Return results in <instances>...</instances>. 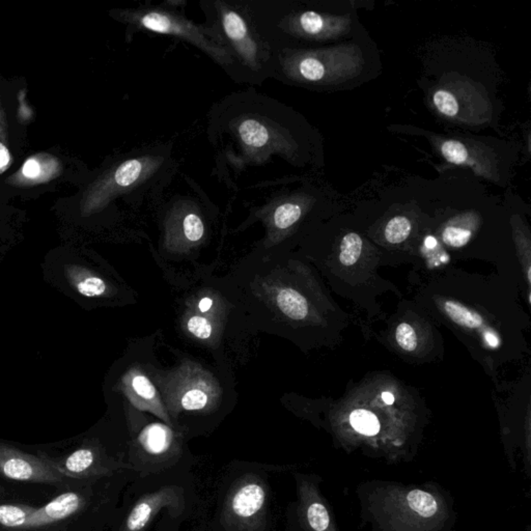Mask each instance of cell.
I'll return each instance as SVG.
<instances>
[{
  "mask_svg": "<svg viewBox=\"0 0 531 531\" xmlns=\"http://www.w3.org/2000/svg\"><path fill=\"white\" fill-rule=\"evenodd\" d=\"M201 4L207 16L205 28L232 56L240 83L261 84L273 77L275 52L259 37L245 0H217Z\"/></svg>",
  "mask_w": 531,
  "mask_h": 531,
  "instance_id": "1",
  "label": "cell"
},
{
  "mask_svg": "<svg viewBox=\"0 0 531 531\" xmlns=\"http://www.w3.org/2000/svg\"><path fill=\"white\" fill-rule=\"evenodd\" d=\"M134 26L160 35H174L196 46L234 81L240 83L238 68L227 50L212 37L205 26L194 24L174 10L164 6L134 8L126 17Z\"/></svg>",
  "mask_w": 531,
  "mask_h": 531,
  "instance_id": "2",
  "label": "cell"
},
{
  "mask_svg": "<svg viewBox=\"0 0 531 531\" xmlns=\"http://www.w3.org/2000/svg\"><path fill=\"white\" fill-rule=\"evenodd\" d=\"M267 501V485L259 476L241 477L224 503L223 524L232 531H261L265 526Z\"/></svg>",
  "mask_w": 531,
  "mask_h": 531,
  "instance_id": "3",
  "label": "cell"
},
{
  "mask_svg": "<svg viewBox=\"0 0 531 531\" xmlns=\"http://www.w3.org/2000/svg\"><path fill=\"white\" fill-rule=\"evenodd\" d=\"M0 476L23 483H59L64 477L45 456H35L0 446Z\"/></svg>",
  "mask_w": 531,
  "mask_h": 531,
  "instance_id": "4",
  "label": "cell"
},
{
  "mask_svg": "<svg viewBox=\"0 0 531 531\" xmlns=\"http://www.w3.org/2000/svg\"><path fill=\"white\" fill-rule=\"evenodd\" d=\"M184 505L182 487L165 485L139 498L127 516L120 531H145L160 510L166 507L174 516H178L184 510Z\"/></svg>",
  "mask_w": 531,
  "mask_h": 531,
  "instance_id": "5",
  "label": "cell"
},
{
  "mask_svg": "<svg viewBox=\"0 0 531 531\" xmlns=\"http://www.w3.org/2000/svg\"><path fill=\"white\" fill-rule=\"evenodd\" d=\"M45 458L62 476L70 478L101 476L112 470L111 463L104 460L101 452L93 447L78 448L60 460Z\"/></svg>",
  "mask_w": 531,
  "mask_h": 531,
  "instance_id": "6",
  "label": "cell"
},
{
  "mask_svg": "<svg viewBox=\"0 0 531 531\" xmlns=\"http://www.w3.org/2000/svg\"><path fill=\"white\" fill-rule=\"evenodd\" d=\"M85 505V498L77 492H66L53 498L26 519L20 531L39 530L70 518Z\"/></svg>",
  "mask_w": 531,
  "mask_h": 531,
  "instance_id": "7",
  "label": "cell"
},
{
  "mask_svg": "<svg viewBox=\"0 0 531 531\" xmlns=\"http://www.w3.org/2000/svg\"><path fill=\"white\" fill-rule=\"evenodd\" d=\"M139 444L147 456L163 458L169 454L172 447L171 431L165 425L153 423L143 429L139 436Z\"/></svg>",
  "mask_w": 531,
  "mask_h": 531,
  "instance_id": "8",
  "label": "cell"
},
{
  "mask_svg": "<svg viewBox=\"0 0 531 531\" xmlns=\"http://www.w3.org/2000/svg\"><path fill=\"white\" fill-rule=\"evenodd\" d=\"M276 300L280 310L292 319H303L308 313V305L304 297L292 288L279 290Z\"/></svg>",
  "mask_w": 531,
  "mask_h": 531,
  "instance_id": "9",
  "label": "cell"
},
{
  "mask_svg": "<svg viewBox=\"0 0 531 531\" xmlns=\"http://www.w3.org/2000/svg\"><path fill=\"white\" fill-rule=\"evenodd\" d=\"M35 508L26 504H0V526L20 531L25 521Z\"/></svg>",
  "mask_w": 531,
  "mask_h": 531,
  "instance_id": "10",
  "label": "cell"
},
{
  "mask_svg": "<svg viewBox=\"0 0 531 531\" xmlns=\"http://www.w3.org/2000/svg\"><path fill=\"white\" fill-rule=\"evenodd\" d=\"M411 510L425 518H431L437 512L438 504L431 494L421 490H413L407 496Z\"/></svg>",
  "mask_w": 531,
  "mask_h": 531,
  "instance_id": "11",
  "label": "cell"
},
{
  "mask_svg": "<svg viewBox=\"0 0 531 531\" xmlns=\"http://www.w3.org/2000/svg\"><path fill=\"white\" fill-rule=\"evenodd\" d=\"M350 422L355 431L362 435H377L380 431L379 419L371 411L363 409L353 411L350 415Z\"/></svg>",
  "mask_w": 531,
  "mask_h": 531,
  "instance_id": "12",
  "label": "cell"
},
{
  "mask_svg": "<svg viewBox=\"0 0 531 531\" xmlns=\"http://www.w3.org/2000/svg\"><path fill=\"white\" fill-rule=\"evenodd\" d=\"M362 239L355 232H348L340 243L339 261L344 266H352L360 257Z\"/></svg>",
  "mask_w": 531,
  "mask_h": 531,
  "instance_id": "13",
  "label": "cell"
},
{
  "mask_svg": "<svg viewBox=\"0 0 531 531\" xmlns=\"http://www.w3.org/2000/svg\"><path fill=\"white\" fill-rule=\"evenodd\" d=\"M444 308L450 319H454L458 325L467 328H476L481 325V317L476 313H472L458 303L447 301L444 304Z\"/></svg>",
  "mask_w": 531,
  "mask_h": 531,
  "instance_id": "14",
  "label": "cell"
},
{
  "mask_svg": "<svg viewBox=\"0 0 531 531\" xmlns=\"http://www.w3.org/2000/svg\"><path fill=\"white\" fill-rule=\"evenodd\" d=\"M302 215L300 205L294 203H284L276 207L273 214V221L276 227L286 230L296 223Z\"/></svg>",
  "mask_w": 531,
  "mask_h": 531,
  "instance_id": "15",
  "label": "cell"
},
{
  "mask_svg": "<svg viewBox=\"0 0 531 531\" xmlns=\"http://www.w3.org/2000/svg\"><path fill=\"white\" fill-rule=\"evenodd\" d=\"M411 222L404 216L392 218L385 227V238L390 244L404 242L411 232Z\"/></svg>",
  "mask_w": 531,
  "mask_h": 531,
  "instance_id": "16",
  "label": "cell"
},
{
  "mask_svg": "<svg viewBox=\"0 0 531 531\" xmlns=\"http://www.w3.org/2000/svg\"><path fill=\"white\" fill-rule=\"evenodd\" d=\"M180 402V407L185 410H201L209 402V395L207 390L201 386L194 385L183 392Z\"/></svg>",
  "mask_w": 531,
  "mask_h": 531,
  "instance_id": "17",
  "label": "cell"
},
{
  "mask_svg": "<svg viewBox=\"0 0 531 531\" xmlns=\"http://www.w3.org/2000/svg\"><path fill=\"white\" fill-rule=\"evenodd\" d=\"M306 520L313 531H326L330 525L329 514L319 502H313L307 506Z\"/></svg>",
  "mask_w": 531,
  "mask_h": 531,
  "instance_id": "18",
  "label": "cell"
},
{
  "mask_svg": "<svg viewBox=\"0 0 531 531\" xmlns=\"http://www.w3.org/2000/svg\"><path fill=\"white\" fill-rule=\"evenodd\" d=\"M441 153L446 161L456 165L465 164L468 159V151L460 141L447 140L441 145Z\"/></svg>",
  "mask_w": 531,
  "mask_h": 531,
  "instance_id": "19",
  "label": "cell"
},
{
  "mask_svg": "<svg viewBox=\"0 0 531 531\" xmlns=\"http://www.w3.org/2000/svg\"><path fill=\"white\" fill-rule=\"evenodd\" d=\"M434 104L440 113L445 116H456L458 112V104L456 97L449 91L440 89L434 93Z\"/></svg>",
  "mask_w": 531,
  "mask_h": 531,
  "instance_id": "20",
  "label": "cell"
},
{
  "mask_svg": "<svg viewBox=\"0 0 531 531\" xmlns=\"http://www.w3.org/2000/svg\"><path fill=\"white\" fill-rule=\"evenodd\" d=\"M183 232L189 241L197 242L203 238L205 232L203 220L197 214H187L183 219Z\"/></svg>",
  "mask_w": 531,
  "mask_h": 531,
  "instance_id": "21",
  "label": "cell"
},
{
  "mask_svg": "<svg viewBox=\"0 0 531 531\" xmlns=\"http://www.w3.org/2000/svg\"><path fill=\"white\" fill-rule=\"evenodd\" d=\"M471 236L472 232L470 230L458 225L446 226L442 234L444 243L452 247L464 246L469 242Z\"/></svg>",
  "mask_w": 531,
  "mask_h": 531,
  "instance_id": "22",
  "label": "cell"
},
{
  "mask_svg": "<svg viewBox=\"0 0 531 531\" xmlns=\"http://www.w3.org/2000/svg\"><path fill=\"white\" fill-rule=\"evenodd\" d=\"M396 342L402 350L412 352L416 348L417 336L414 328L407 323H402L396 328Z\"/></svg>",
  "mask_w": 531,
  "mask_h": 531,
  "instance_id": "23",
  "label": "cell"
},
{
  "mask_svg": "<svg viewBox=\"0 0 531 531\" xmlns=\"http://www.w3.org/2000/svg\"><path fill=\"white\" fill-rule=\"evenodd\" d=\"M77 290L83 296H101L106 290V284L101 278L87 277L77 284Z\"/></svg>",
  "mask_w": 531,
  "mask_h": 531,
  "instance_id": "24",
  "label": "cell"
},
{
  "mask_svg": "<svg viewBox=\"0 0 531 531\" xmlns=\"http://www.w3.org/2000/svg\"><path fill=\"white\" fill-rule=\"evenodd\" d=\"M187 327H188L189 332L201 339H207L212 333V326L209 322L205 317H199V315L191 317L187 324Z\"/></svg>",
  "mask_w": 531,
  "mask_h": 531,
  "instance_id": "25",
  "label": "cell"
},
{
  "mask_svg": "<svg viewBox=\"0 0 531 531\" xmlns=\"http://www.w3.org/2000/svg\"><path fill=\"white\" fill-rule=\"evenodd\" d=\"M132 387L145 400H153L155 398V387L145 375H135L132 379Z\"/></svg>",
  "mask_w": 531,
  "mask_h": 531,
  "instance_id": "26",
  "label": "cell"
},
{
  "mask_svg": "<svg viewBox=\"0 0 531 531\" xmlns=\"http://www.w3.org/2000/svg\"><path fill=\"white\" fill-rule=\"evenodd\" d=\"M39 172H41V168H39V164L37 163V160L29 159L25 162L24 166H23V174H25V176L33 178L39 176Z\"/></svg>",
  "mask_w": 531,
  "mask_h": 531,
  "instance_id": "27",
  "label": "cell"
},
{
  "mask_svg": "<svg viewBox=\"0 0 531 531\" xmlns=\"http://www.w3.org/2000/svg\"><path fill=\"white\" fill-rule=\"evenodd\" d=\"M10 161V153L6 147L0 142V168L6 167Z\"/></svg>",
  "mask_w": 531,
  "mask_h": 531,
  "instance_id": "28",
  "label": "cell"
},
{
  "mask_svg": "<svg viewBox=\"0 0 531 531\" xmlns=\"http://www.w3.org/2000/svg\"><path fill=\"white\" fill-rule=\"evenodd\" d=\"M212 305H213V300L209 297H205V298L201 299V302L198 303L199 310L201 313H207L211 308Z\"/></svg>",
  "mask_w": 531,
  "mask_h": 531,
  "instance_id": "29",
  "label": "cell"
},
{
  "mask_svg": "<svg viewBox=\"0 0 531 531\" xmlns=\"http://www.w3.org/2000/svg\"><path fill=\"white\" fill-rule=\"evenodd\" d=\"M382 400H384L385 404H392L394 402L393 394L390 393V392H383V393H382Z\"/></svg>",
  "mask_w": 531,
  "mask_h": 531,
  "instance_id": "30",
  "label": "cell"
},
{
  "mask_svg": "<svg viewBox=\"0 0 531 531\" xmlns=\"http://www.w3.org/2000/svg\"><path fill=\"white\" fill-rule=\"evenodd\" d=\"M425 245L427 247V248H435L436 245H437V240H436L434 236H429L427 239H425Z\"/></svg>",
  "mask_w": 531,
  "mask_h": 531,
  "instance_id": "31",
  "label": "cell"
}]
</instances>
